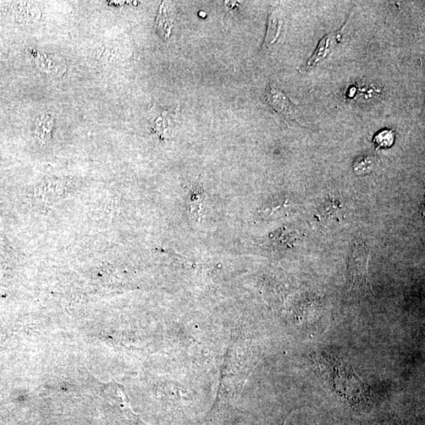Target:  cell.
I'll return each mask as SVG.
<instances>
[{
    "instance_id": "6da1fadb",
    "label": "cell",
    "mask_w": 425,
    "mask_h": 425,
    "mask_svg": "<svg viewBox=\"0 0 425 425\" xmlns=\"http://www.w3.org/2000/svg\"><path fill=\"white\" fill-rule=\"evenodd\" d=\"M325 369L329 371L331 382L338 393L349 400H361L368 393L367 386L362 382L349 364L335 357L324 358Z\"/></svg>"
},
{
    "instance_id": "7a4b0ae2",
    "label": "cell",
    "mask_w": 425,
    "mask_h": 425,
    "mask_svg": "<svg viewBox=\"0 0 425 425\" xmlns=\"http://www.w3.org/2000/svg\"><path fill=\"white\" fill-rule=\"evenodd\" d=\"M266 99L269 106L282 115L285 119L298 121L295 107L279 87L270 84L267 90Z\"/></svg>"
},
{
    "instance_id": "3957f363",
    "label": "cell",
    "mask_w": 425,
    "mask_h": 425,
    "mask_svg": "<svg viewBox=\"0 0 425 425\" xmlns=\"http://www.w3.org/2000/svg\"><path fill=\"white\" fill-rule=\"evenodd\" d=\"M344 29V27L342 28L341 30L335 32H331L322 39L316 51L314 52L311 58L308 60L307 64V68H313V66L317 65L319 62H321L322 60L327 57L331 49L333 48L336 43L340 41L342 32H343Z\"/></svg>"
},
{
    "instance_id": "277c9868",
    "label": "cell",
    "mask_w": 425,
    "mask_h": 425,
    "mask_svg": "<svg viewBox=\"0 0 425 425\" xmlns=\"http://www.w3.org/2000/svg\"><path fill=\"white\" fill-rule=\"evenodd\" d=\"M379 163L380 160L376 154L366 153L355 160L353 168L357 176H366L373 173L378 167Z\"/></svg>"
},
{
    "instance_id": "5b68a950",
    "label": "cell",
    "mask_w": 425,
    "mask_h": 425,
    "mask_svg": "<svg viewBox=\"0 0 425 425\" xmlns=\"http://www.w3.org/2000/svg\"><path fill=\"white\" fill-rule=\"evenodd\" d=\"M283 21H281L277 12H273L269 17L268 30L265 38L262 48H268L278 41L282 30Z\"/></svg>"
},
{
    "instance_id": "8992f818",
    "label": "cell",
    "mask_w": 425,
    "mask_h": 425,
    "mask_svg": "<svg viewBox=\"0 0 425 425\" xmlns=\"http://www.w3.org/2000/svg\"><path fill=\"white\" fill-rule=\"evenodd\" d=\"M156 27L158 34L164 39L165 41H168L171 30H172L173 24L171 23L168 19L164 8V4H162L159 8Z\"/></svg>"
},
{
    "instance_id": "52a82bcc",
    "label": "cell",
    "mask_w": 425,
    "mask_h": 425,
    "mask_svg": "<svg viewBox=\"0 0 425 425\" xmlns=\"http://www.w3.org/2000/svg\"><path fill=\"white\" fill-rule=\"evenodd\" d=\"M189 209L193 217L200 218L202 217L203 209V193L200 190H193L190 201L189 202Z\"/></svg>"
},
{
    "instance_id": "ba28073f",
    "label": "cell",
    "mask_w": 425,
    "mask_h": 425,
    "mask_svg": "<svg viewBox=\"0 0 425 425\" xmlns=\"http://www.w3.org/2000/svg\"><path fill=\"white\" fill-rule=\"evenodd\" d=\"M395 134L393 130H383L374 137L373 142L379 147L388 148L393 145Z\"/></svg>"
}]
</instances>
